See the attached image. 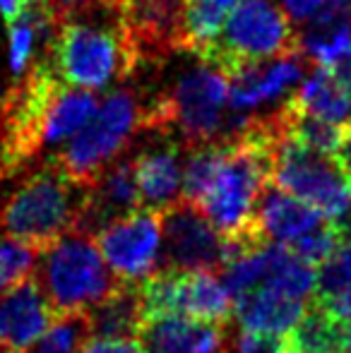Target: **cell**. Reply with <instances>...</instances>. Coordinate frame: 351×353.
Returning <instances> with one entry per match:
<instances>
[{"label":"cell","instance_id":"6da1fadb","mask_svg":"<svg viewBox=\"0 0 351 353\" xmlns=\"http://www.w3.org/2000/svg\"><path fill=\"white\" fill-rule=\"evenodd\" d=\"M48 63L66 84L77 89H101L111 79H128L132 63L121 32L118 5L89 19L87 10H77L58 24L48 43Z\"/></svg>","mask_w":351,"mask_h":353},{"label":"cell","instance_id":"7a4b0ae2","mask_svg":"<svg viewBox=\"0 0 351 353\" xmlns=\"http://www.w3.org/2000/svg\"><path fill=\"white\" fill-rule=\"evenodd\" d=\"M299 53H303L301 34L279 0H241L221 32L195 56L231 79L243 68Z\"/></svg>","mask_w":351,"mask_h":353},{"label":"cell","instance_id":"3957f363","mask_svg":"<svg viewBox=\"0 0 351 353\" xmlns=\"http://www.w3.org/2000/svg\"><path fill=\"white\" fill-rule=\"evenodd\" d=\"M89 188L70 181L58 161L46 163L22 181L0 210V231L8 238L46 250L75 228Z\"/></svg>","mask_w":351,"mask_h":353},{"label":"cell","instance_id":"277c9868","mask_svg":"<svg viewBox=\"0 0 351 353\" xmlns=\"http://www.w3.org/2000/svg\"><path fill=\"white\" fill-rule=\"evenodd\" d=\"M229 79L210 65L192 68L178 77L169 92L142 108V130L164 137L178 135L188 149L214 142L224 125Z\"/></svg>","mask_w":351,"mask_h":353},{"label":"cell","instance_id":"5b68a950","mask_svg":"<svg viewBox=\"0 0 351 353\" xmlns=\"http://www.w3.org/2000/svg\"><path fill=\"white\" fill-rule=\"evenodd\" d=\"M37 272V281L58 315L87 312L121 283L103 260L94 236L75 228L41 252Z\"/></svg>","mask_w":351,"mask_h":353},{"label":"cell","instance_id":"8992f818","mask_svg":"<svg viewBox=\"0 0 351 353\" xmlns=\"http://www.w3.org/2000/svg\"><path fill=\"white\" fill-rule=\"evenodd\" d=\"M137 130H142V106L128 87L113 89L94 116L70 137L56 157L58 166L82 188L94 185Z\"/></svg>","mask_w":351,"mask_h":353},{"label":"cell","instance_id":"52a82bcc","mask_svg":"<svg viewBox=\"0 0 351 353\" xmlns=\"http://www.w3.org/2000/svg\"><path fill=\"white\" fill-rule=\"evenodd\" d=\"M66 87L51 63H32L12 84L0 103L3 163L14 168L46 147L48 118L58 92Z\"/></svg>","mask_w":351,"mask_h":353},{"label":"cell","instance_id":"ba28073f","mask_svg":"<svg viewBox=\"0 0 351 353\" xmlns=\"http://www.w3.org/2000/svg\"><path fill=\"white\" fill-rule=\"evenodd\" d=\"M272 183L299 200L313 205L330 221L351 228V188L337 159L315 152L308 144L281 135L277 144Z\"/></svg>","mask_w":351,"mask_h":353},{"label":"cell","instance_id":"9c48e42d","mask_svg":"<svg viewBox=\"0 0 351 353\" xmlns=\"http://www.w3.org/2000/svg\"><path fill=\"white\" fill-rule=\"evenodd\" d=\"M145 317L183 315L229 325L234 298L221 276L210 270H157L140 283ZM145 320V322H147Z\"/></svg>","mask_w":351,"mask_h":353},{"label":"cell","instance_id":"30bf717a","mask_svg":"<svg viewBox=\"0 0 351 353\" xmlns=\"http://www.w3.org/2000/svg\"><path fill=\"white\" fill-rule=\"evenodd\" d=\"M118 19L132 70L188 48L185 0H121Z\"/></svg>","mask_w":351,"mask_h":353},{"label":"cell","instance_id":"8fae6325","mask_svg":"<svg viewBox=\"0 0 351 353\" xmlns=\"http://www.w3.org/2000/svg\"><path fill=\"white\" fill-rule=\"evenodd\" d=\"M161 214L135 210L116 219L94 236L106 265L121 281L142 283L159 270V252L164 243Z\"/></svg>","mask_w":351,"mask_h":353},{"label":"cell","instance_id":"7c38bea8","mask_svg":"<svg viewBox=\"0 0 351 353\" xmlns=\"http://www.w3.org/2000/svg\"><path fill=\"white\" fill-rule=\"evenodd\" d=\"M164 226L166 270H210L219 272L224 262V236L217 231L195 205L178 200L161 214Z\"/></svg>","mask_w":351,"mask_h":353},{"label":"cell","instance_id":"4fadbf2b","mask_svg":"<svg viewBox=\"0 0 351 353\" xmlns=\"http://www.w3.org/2000/svg\"><path fill=\"white\" fill-rule=\"evenodd\" d=\"M56 317L37 276L0 293V353H29Z\"/></svg>","mask_w":351,"mask_h":353},{"label":"cell","instance_id":"5bb4252c","mask_svg":"<svg viewBox=\"0 0 351 353\" xmlns=\"http://www.w3.org/2000/svg\"><path fill=\"white\" fill-rule=\"evenodd\" d=\"M145 353H224L226 325L183 315L150 317L140 332Z\"/></svg>","mask_w":351,"mask_h":353},{"label":"cell","instance_id":"9a60e30c","mask_svg":"<svg viewBox=\"0 0 351 353\" xmlns=\"http://www.w3.org/2000/svg\"><path fill=\"white\" fill-rule=\"evenodd\" d=\"M178 159H181V142L171 137L132 159L142 210L164 214L181 200L183 168Z\"/></svg>","mask_w":351,"mask_h":353},{"label":"cell","instance_id":"2e32d148","mask_svg":"<svg viewBox=\"0 0 351 353\" xmlns=\"http://www.w3.org/2000/svg\"><path fill=\"white\" fill-rule=\"evenodd\" d=\"M303 58L305 53H299V56L258 63L236 72L229 79V106L243 111L289 92L303 79Z\"/></svg>","mask_w":351,"mask_h":353},{"label":"cell","instance_id":"e0dca14e","mask_svg":"<svg viewBox=\"0 0 351 353\" xmlns=\"http://www.w3.org/2000/svg\"><path fill=\"white\" fill-rule=\"evenodd\" d=\"M325 219L328 216L313 205L281 190L274 183L265 188L258 202V212H255V223L263 231V236L270 243H281V245L299 241L301 236L318 228Z\"/></svg>","mask_w":351,"mask_h":353},{"label":"cell","instance_id":"ac0fdd59","mask_svg":"<svg viewBox=\"0 0 351 353\" xmlns=\"http://www.w3.org/2000/svg\"><path fill=\"white\" fill-rule=\"evenodd\" d=\"M308 301L289 298L270 286H258L234 301V317L243 330L289 334L303 317Z\"/></svg>","mask_w":351,"mask_h":353},{"label":"cell","instance_id":"d6986e66","mask_svg":"<svg viewBox=\"0 0 351 353\" xmlns=\"http://www.w3.org/2000/svg\"><path fill=\"white\" fill-rule=\"evenodd\" d=\"M140 283L121 281L101 303L87 310L89 334L113 336V339H135L145 327Z\"/></svg>","mask_w":351,"mask_h":353},{"label":"cell","instance_id":"ffe728a7","mask_svg":"<svg viewBox=\"0 0 351 353\" xmlns=\"http://www.w3.org/2000/svg\"><path fill=\"white\" fill-rule=\"evenodd\" d=\"M286 103L334 125H351V92L325 65H315L310 77L286 99Z\"/></svg>","mask_w":351,"mask_h":353},{"label":"cell","instance_id":"44dd1931","mask_svg":"<svg viewBox=\"0 0 351 353\" xmlns=\"http://www.w3.org/2000/svg\"><path fill=\"white\" fill-rule=\"evenodd\" d=\"M289 353H337L347 349V322L337 320L318 298H310L303 317L286 334Z\"/></svg>","mask_w":351,"mask_h":353},{"label":"cell","instance_id":"7402d4cb","mask_svg":"<svg viewBox=\"0 0 351 353\" xmlns=\"http://www.w3.org/2000/svg\"><path fill=\"white\" fill-rule=\"evenodd\" d=\"M315 281L318 270L313 265L303 262L281 243H270V270L263 286L274 288L289 298L310 301L315 296Z\"/></svg>","mask_w":351,"mask_h":353},{"label":"cell","instance_id":"603a6c76","mask_svg":"<svg viewBox=\"0 0 351 353\" xmlns=\"http://www.w3.org/2000/svg\"><path fill=\"white\" fill-rule=\"evenodd\" d=\"M239 3L241 0H185V51L195 53L197 48L210 43L221 32Z\"/></svg>","mask_w":351,"mask_h":353},{"label":"cell","instance_id":"cb8c5ba5","mask_svg":"<svg viewBox=\"0 0 351 353\" xmlns=\"http://www.w3.org/2000/svg\"><path fill=\"white\" fill-rule=\"evenodd\" d=\"M219 157H221V140L188 149V161L183 166L181 200L190 202V205H200V200L207 195L212 181H214Z\"/></svg>","mask_w":351,"mask_h":353},{"label":"cell","instance_id":"d4e9b609","mask_svg":"<svg viewBox=\"0 0 351 353\" xmlns=\"http://www.w3.org/2000/svg\"><path fill=\"white\" fill-rule=\"evenodd\" d=\"M39 248L14 238H0V293L29 281L39 270L41 262Z\"/></svg>","mask_w":351,"mask_h":353},{"label":"cell","instance_id":"484cf974","mask_svg":"<svg viewBox=\"0 0 351 353\" xmlns=\"http://www.w3.org/2000/svg\"><path fill=\"white\" fill-rule=\"evenodd\" d=\"M87 336V312L58 315L53 325L41 334V339L29 349V353H80V346Z\"/></svg>","mask_w":351,"mask_h":353},{"label":"cell","instance_id":"4316f807","mask_svg":"<svg viewBox=\"0 0 351 353\" xmlns=\"http://www.w3.org/2000/svg\"><path fill=\"white\" fill-rule=\"evenodd\" d=\"M347 231L349 228L342 226V223L325 219L318 228H313L310 233L301 236L299 241L289 243L286 248H289L294 255H299L303 262H308V265H313L315 270H318L323 262H328L330 257L339 250V245H342Z\"/></svg>","mask_w":351,"mask_h":353},{"label":"cell","instance_id":"83f0119b","mask_svg":"<svg viewBox=\"0 0 351 353\" xmlns=\"http://www.w3.org/2000/svg\"><path fill=\"white\" fill-rule=\"evenodd\" d=\"M8 29H10V63H12V72L19 77V74L27 70V63H29V58H32L39 27H37L34 14L29 12V8H27V12H24L17 22L8 24Z\"/></svg>","mask_w":351,"mask_h":353},{"label":"cell","instance_id":"f1b7e54d","mask_svg":"<svg viewBox=\"0 0 351 353\" xmlns=\"http://www.w3.org/2000/svg\"><path fill=\"white\" fill-rule=\"evenodd\" d=\"M236 353H289L286 334L243 330L236 339Z\"/></svg>","mask_w":351,"mask_h":353},{"label":"cell","instance_id":"f546056e","mask_svg":"<svg viewBox=\"0 0 351 353\" xmlns=\"http://www.w3.org/2000/svg\"><path fill=\"white\" fill-rule=\"evenodd\" d=\"M279 3H281V8L286 10V14L291 17V22L303 27L310 19L320 17V14L328 12V10L337 8L344 0H279Z\"/></svg>","mask_w":351,"mask_h":353},{"label":"cell","instance_id":"4dcf8cb0","mask_svg":"<svg viewBox=\"0 0 351 353\" xmlns=\"http://www.w3.org/2000/svg\"><path fill=\"white\" fill-rule=\"evenodd\" d=\"M80 353H145L137 339H113V336L89 334L80 346Z\"/></svg>","mask_w":351,"mask_h":353},{"label":"cell","instance_id":"1f68e13d","mask_svg":"<svg viewBox=\"0 0 351 353\" xmlns=\"http://www.w3.org/2000/svg\"><path fill=\"white\" fill-rule=\"evenodd\" d=\"M330 312H332L337 320L342 322H351V286H347L344 291L334 293L330 298H318Z\"/></svg>","mask_w":351,"mask_h":353},{"label":"cell","instance_id":"d6a6232c","mask_svg":"<svg viewBox=\"0 0 351 353\" xmlns=\"http://www.w3.org/2000/svg\"><path fill=\"white\" fill-rule=\"evenodd\" d=\"M334 159H337L344 176L351 178V125H344L342 140H339V147H337V152H334Z\"/></svg>","mask_w":351,"mask_h":353},{"label":"cell","instance_id":"836d02e7","mask_svg":"<svg viewBox=\"0 0 351 353\" xmlns=\"http://www.w3.org/2000/svg\"><path fill=\"white\" fill-rule=\"evenodd\" d=\"M29 8V0H0V12H3L5 22L12 24L27 12Z\"/></svg>","mask_w":351,"mask_h":353},{"label":"cell","instance_id":"e575fe53","mask_svg":"<svg viewBox=\"0 0 351 353\" xmlns=\"http://www.w3.org/2000/svg\"><path fill=\"white\" fill-rule=\"evenodd\" d=\"M337 353H351L349 349H342V351H337Z\"/></svg>","mask_w":351,"mask_h":353},{"label":"cell","instance_id":"d590c367","mask_svg":"<svg viewBox=\"0 0 351 353\" xmlns=\"http://www.w3.org/2000/svg\"><path fill=\"white\" fill-rule=\"evenodd\" d=\"M349 188H351V178H349Z\"/></svg>","mask_w":351,"mask_h":353}]
</instances>
